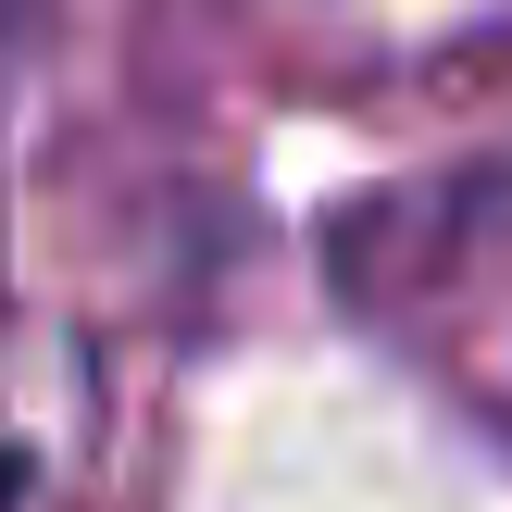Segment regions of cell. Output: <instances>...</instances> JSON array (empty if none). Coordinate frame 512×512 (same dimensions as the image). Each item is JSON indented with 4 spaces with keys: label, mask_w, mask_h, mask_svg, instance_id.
<instances>
[{
    "label": "cell",
    "mask_w": 512,
    "mask_h": 512,
    "mask_svg": "<svg viewBox=\"0 0 512 512\" xmlns=\"http://www.w3.org/2000/svg\"><path fill=\"white\" fill-rule=\"evenodd\" d=\"M13 500H25V463H13V450H0V512H13Z\"/></svg>",
    "instance_id": "6da1fadb"
}]
</instances>
